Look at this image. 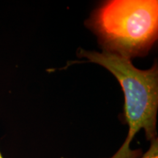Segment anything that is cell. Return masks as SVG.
Wrapping results in <instances>:
<instances>
[{
	"instance_id": "277c9868",
	"label": "cell",
	"mask_w": 158,
	"mask_h": 158,
	"mask_svg": "<svg viewBox=\"0 0 158 158\" xmlns=\"http://www.w3.org/2000/svg\"><path fill=\"white\" fill-rule=\"evenodd\" d=\"M0 158H3L2 155V154H1V152H0Z\"/></svg>"
},
{
	"instance_id": "6da1fadb",
	"label": "cell",
	"mask_w": 158,
	"mask_h": 158,
	"mask_svg": "<svg viewBox=\"0 0 158 158\" xmlns=\"http://www.w3.org/2000/svg\"><path fill=\"white\" fill-rule=\"evenodd\" d=\"M78 55L109 70L121 85L124 94L126 122L128 135L123 145L110 158H138L141 151L131 150L134 136L143 129L149 141L157 138L156 122L158 107V68L142 70L132 64L130 59L102 51L81 49Z\"/></svg>"
},
{
	"instance_id": "3957f363",
	"label": "cell",
	"mask_w": 158,
	"mask_h": 158,
	"mask_svg": "<svg viewBox=\"0 0 158 158\" xmlns=\"http://www.w3.org/2000/svg\"><path fill=\"white\" fill-rule=\"evenodd\" d=\"M141 158H158V139L157 138L151 141L149 149Z\"/></svg>"
},
{
	"instance_id": "7a4b0ae2",
	"label": "cell",
	"mask_w": 158,
	"mask_h": 158,
	"mask_svg": "<svg viewBox=\"0 0 158 158\" xmlns=\"http://www.w3.org/2000/svg\"><path fill=\"white\" fill-rule=\"evenodd\" d=\"M106 52L131 59L146 55L157 40V0H111L88 20Z\"/></svg>"
}]
</instances>
